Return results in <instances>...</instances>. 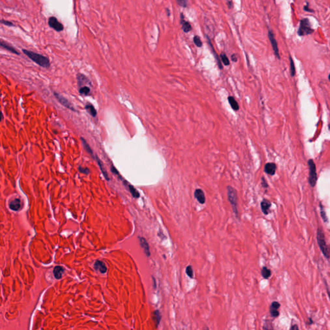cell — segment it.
<instances>
[{
	"label": "cell",
	"instance_id": "6da1fadb",
	"mask_svg": "<svg viewBox=\"0 0 330 330\" xmlns=\"http://www.w3.org/2000/svg\"><path fill=\"white\" fill-rule=\"evenodd\" d=\"M23 52L25 54L28 58H30L31 60H32L34 62H35L36 64L40 65L41 67L47 68L50 66V63L49 60H48V58L47 57L45 56V55L26 49H23Z\"/></svg>",
	"mask_w": 330,
	"mask_h": 330
},
{
	"label": "cell",
	"instance_id": "7a4b0ae2",
	"mask_svg": "<svg viewBox=\"0 0 330 330\" xmlns=\"http://www.w3.org/2000/svg\"><path fill=\"white\" fill-rule=\"evenodd\" d=\"M227 196L229 202L231 204L232 210L235 215V217L239 219V211H238V202H237V194L235 188L231 186H227Z\"/></svg>",
	"mask_w": 330,
	"mask_h": 330
},
{
	"label": "cell",
	"instance_id": "3957f363",
	"mask_svg": "<svg viewBox=\"0 0 330 330\" xmlns=\"http://www.w3.org/2000/svg\"><path fill=\"white\" fill-rule=\"evenodd\" d=\"M317 242L319 247L322 252L323 254L327 259H329L330 257V249H329L328 246L326 244L325 236L324 233H323L321 229L318 228L317 230Z\"/></svg>",
	"mask_w": 330,
	"mask_h": 330
},
{
	"label": "cell",
	"instance_id": "277c9868",
	"mask_svg": "<svg viewBox=\"0 0 330 330\" xmlns=\"http://www.w3.org/2000/svg\"><path fill=\"white\" fill-rule=\"evenodd\" d=\"M314 32V29H312L310 20L308 18H304L301 20L300 25L297 31V34L299 36H304Z\"/></svg>",
	"mask_w": 330,
	"mask_h": 330
},
{
	"label": "cell",
	"instance_id": "5b68a950",
	"mask_svg": "<svg viewBox=\"0 0 330 330\" xmlns=\"http://www.w3.org/2000/svg\"><path fill=\"white\" fill-rule=\"evenodd\" d=\"M308 164L309 166V170H310V173H309V183H310L311 187H314L316 185L317 180L316 165L313 159H309Z\"/></svg>",
	"mask_w": 330,
	"mask_h": 330
},
{
	"label": "cell",
	"instance_id": "8992f818",
	"mask_svg": "<svg viewBox=\"0 0 330 330\" xmlns=\"http://www.w3.org/2000/svg\"><path fill=\"white\" fill-rule=\"evenodd\" d=\"M268 38L270 40L271 45H272V48L273 50L274 54H275V56L278 59H279V60H280V54H279V47H278V44H277V40L275 39V36H274V34L273 33L272 30H268Z\"/></svg>",
	"mask_w": 330,
	"mask_h": 330
},
{
	"label": "cell",
	"instance_id": "52a82bcc",
	"mask_svg": "<svg viewBox=\"0 0 330 330\" xmlns=\"http://www.w3.org/2000/svg\"><path fill=\"white\" fill-rule=\"evenodd\" d=\"M48 25H49L52 29H53L57 32H61V31L63 30L64 27L63 25L61 23H60L58 19L54 16H52L48 19Z\"/></svg>",
	"mask_w": 330,
	"mask_h": 330
},
{
	"label": "cell",
	"instance_id": "ba28073f",
	"mask_svg": "<svg viewBox=\"0 0 330 330\" xmlns=\"http://www.w3.org/2000/svg\"><path fill=\"white\" fill-rule=\"evenodd\" d=\"M54 94L55 98L58 100V101L60 102L62 105H63L66 108H67V109L74 111V112H75V110L74 109V107H73V106L71 105V103L69 102L67 99L64 98V97L63 96H61L60 94H59L58 93L54 92Z\"/></svg>",
	"mask_w": 330,
	"mask_h": 330
},
{
	"label": "cell",
	"instance_id": "9c48e42d",
	"mask_svg": "<svg viewBox=\"0 0 330 330\" xmlns=\"http://www.w3.org/2000/svg\"><path fill=\"white\" fill-rule=\"evenodd\" d=\"M276 169H277V166L275 163L268 162L266 163L265 166V170H264V171H265V172L267 174L270 175H275Z\"/></svg>",
	"mask_w": 330,
	"mask_h": 330
},
{
	"label": "cell",
	"instance_id": "30bf717a",
	"mask_svg": "<svg viewBox=\"0 0 330 330\" xmlns=\"http://www.w3.org/2000/svg\"><path fill=\"white\" fill-rule=\"evenodd\" d=\"M194 197L200 204H204L206 201L205 195L201 189H196L194 192Z\"/></svg>",
	"mask_w": 330,
	"mask_h": 330
},
{
	"label": "cell",
	"instance_id": "8fae6325",
	"mask_svg": "<svg viewBox=\"0 0 330 330\" xmlns=\"http://www.w3.org/2000/svg\"><path fill=\"white\" fill-rule=\"evenodd\" d=\"M139 240L140 245L142 247V248L143 249L146 255H147V257H150V247H149L148 243L147 242V240H146V239L144 237H139Z\"/></svg>",
	"mask_w": 330,
	"mask_h": 330
},
{
	"label": "cell",
	"instance_id": "7c38bea8",
	"mask_svg": "<svg viewBox=\"0 0 330 330\" xmlns=\"http://www.w3.org/2000/svg\"><path fill=\"white\" fill-rule=\"evenodd\" d=\"M0 45H1V47L2 48H5V50L9 51L10 52L13 53V54H17V55H19V54H20L18 50L16 49L15 48H14L12 46H11V45H10L8 44L7 43H6L5 41H3V40L1 41V42H0Z\"/></svg>",
	"mask_w": 330,
	"mask_h": 330
},
{
	"label": "cell",
	"instance_id": "4fadbf2b",
	"mask_svg": "<svg viewBox=\"0 0 330 330\" xmlns=\"http://www.w3.org/2000/svg\"><path fill=\"white\" fill-rule=\"evenodd\" d=\"M271 205H272V204H271L270 201H269L268 200L263 199L262 201V202L260 203V207H261V210L264 214H268Z\"/></svg>",
	"mask_w": 330,
	"mask_h": 330
},
{
	"label": "cell",
	"instance_id": "5bb4252c",
	"mask_svg": "<svg viewBox=\"0 0 330 330\" xmlns=\"http://www.w3.org/2000/svg\"><path fill=\"white\" fill-rule=\"evenodd\" d=\"M94 268L97 271H99L100 273H105L106 272L107 268L105 264L101 260H97L94 264Z\"/></svg>",
	"mask_w": 330,
	"mask_h": 330
},
{
	"label": "cell",
	"instance_id": "9a60e30c",
	"mask_svg": "<svg viewBox=\"0 0 330 330\" xmlns=\"http://www.w3.org/2000/svg\"><path fill=\"white\" fill-rule=\"evenodd\" d=\"M21 206H22V204L19 199H14L9 204L10 208L14 211H18L21 208Z\"/></svg>",
	"mask_w": 330,
	"mask_h": 330
},
{
	"label": "cell",
	"instance_id": "2e32d148",
	"mask_svg": "<svg viewBox=\"0 0 330 330\" xmlns=\"http://www.w3.org/2000/svg\"><path fill=\"white\" fill-rule=\"evenodd\" d=\"M161 318H162V315L160 311L158 310H156L153 312V320H154L155 322L156 328L158 327L159 323L161 322Z\"/></svg>",
	"mask_w": 330,
	"mask_h": 330
},
{
	"label": "cell",
	"instance_id": "e0dca14e",
	"mask_svg": "<svg viewBox=\"0 0 330 330\" xmlns=\"http://www.w3.org/2000/svg\"><path fill=\"white\" fill-rule=\"evenodd\" d=\"M180 23L182 24V29L185 32L187 33L192 30V26H191L190 23L189 22H186L184 19V16H183V14H181V16H180Z\"/></svg>",
	"mask_w": 330,
	"mask_h": 330
},
{
	"label": "cell",
	"instance_id": "ac0fdd59",
	"mask_svg": "<svg viewBox=\"0 0 330 330\" xmlns=\"http://www.w3.org/2000/svg\"><path fill=\"white\" fill-rule=\"evenodd\" d=\"M228 102L232 107V109L235 111H238L239 110V105L237 101L232 96H229L228 98Z\"/></svg>",
	"mask_w": 330,
	"mask_h": 330
},
{
	"label": "cell",
	"instance_id": "d6986e66",
	"mask_svg": "<svg viewBox=\"0 0 330 330\" xmlns=\"http://www.w3.org/2000/svg\"><path fill=\"white\" fill-rule=\"evenodd\" d=\"M77 79H78V85L79 86H83V85H85V83H90L88 79L86 77L85 75H83L82 74H77Z\"/></svg>",
	"mask_w": 330,
	"mask_h": 330
},
{
	"label": "cell",
	"instance_id": "ffe728a7",
	"mask_svg": "<svg viewBox=\"0 0 330 330\" xmlns=\"http://www.w3.org/2000/svg\"><path fill=\"white\" fill-rule=\"evenodd\" d=\"M54 277L58 279H60L61 278L63 273L64 272V269L61 266H55L54 269Z\"/></svg>",
	"mask_w": 330,
	"mask_h": 330
},
{
	"label": "cell",
	"instance_id": "44dd1931",
	"mask_svg": "<svg viewBox=\"0 0 330 330\" xmlns=\"http://www.w3.org/2000/svg\"><path fill=\"white\" fill-rule=\"evenodd\" d=\"M85 109H86V110H87V112L92 117H96V115H97L96 110L94 108V106H93L92 105H91V104H90V103L87 104V105L85 106Z\"/></svg>",
	"mask_w": 330,
	"mask_h": 330
},
{
	"label": "cell",
	"instance_id": "7402d4cb",
	"mask_svg": "<svg viewBox=\"0 0 330 330\" xmlns=\"http://www.w3.org/2000/svg\"><path fill=\"white\" fill-rule=\"evenodd\" d=\"M128 189H129L130 192L131 193V194L132 195V196L134 198H139L140 197L139 193L137 192V190L135 189L133 186H132V185H129V184H128Z\"/></svg>",
	"mask_w": 330,
	"mask_h": 330
},
{
	"label": "cell",
	"instance_id": "603a6c76",
	"mask_svg": "<svg viewBox=\"0 0 330 330\" xmlns=\"http://www.w3.org/2000/svg\"><path fill=\"white\" fill-rule=\"evenodd\" d=\"M96 161H97V162H98V165H99V166L100 170H101V172H102V173H103V175H104V176H105V178H106V180H109V176H108L107 173H106V172L105 171V168H104V166H103V164H102V163H101V161L99 160V158H98V157H96Z\"/></svg>",
	"mask_w": 330,
	"mask_h": 330
},
{
	"label": "cell",
	"instance_id": "cb8c5ba5",
	"mask_svg": "<svg viewBox=\"0 0 330 330\" xmlns=\"http://www.w3.org/2000/svg\"><path fill=\"white\" fill-rule=\"evenodd\" d=\"M261 274H262V276L265 278V279H268V278L271 276V270H269L268 268H266V267H263L261 270Z\"/></svg>",
	"mask_w": 330,
	"mask_h": 330
},
{
	"label": "cell",
	"instance_id": "d4e9b609",
	"mask_svg": "<svg viewBox=\"0 0 330 330\" xmlns=\"http://www.w3.org/2000/svg\"><path fill=\"white\" fill-rule=\"evenodd\" d=\"M79 92L82 95L88 96V94H89V93L90 92V89L87 86H83L79 88Z\"/></svg>",
	"mask_w": 330,
	"mask_h": 330
},
{
	"label": "cell",
	"instance_id": "484cf974",
	"mask_svg": "<svg viewBox=\"0 0 330 330\" xmlns=\"http://www.w3.org/2000/svg\"><path fill=\"white\" fill-rule=\"evenodd\" d=\"M208 41H209V43H210V47H211V50H212L213 53H214V54L215 55V59H216V60H217V64H218L219 67L221 69H222V68H223V66H222V65H221V60L219 59V57L218 56V55L217 54V53L215 52V50L214 49V48H213L212 45H211V43H210V41L209 40H208Z\"/></svg>",
	"mask_w": 330,
	"mask_h": 330
},
{
	"label": "cell",
	"instance_id": "4316f807",
	"mask_svg": "<svg viewBox=\"0 0 330 330\" xmlns=\"http://www.w3.org/2000/svg\"><path fill=\"white\" fill-rule=\"evenodd\" d=\"M290 74L293 77L295 75V73H296V71H295V64H294V61L293 60L291 56H290Z\"/></svg>",
	"mask_w": 330,
	"mask_h": 330
},
{
	"label": "cell",
	"instance_id": "83f0119b",
	"mask_svg": "<svg viewBox=\"0 0 330 330\" xmlns=\"http://www.w3.org/2000/svg\"><path fill=\"white\" fill-rule=\"evenodd\" d=\"M81 140H82V143H83V147H84V148H85V150H86V152L89 153L90 155L93 156V152H92V150L91 149V148H90V147L89 146V145L87 143H86V141L84 139L81 138Z\"/></svg>",
	"mask_w": 330,
	"mask_h": 330
},
{
	"label": "cell",
	"instance_id": "f1b7e54d",
	"mask_svg": "<svg viewBox=\"0 0 330 330\" xmlns=\"http://www.w3.org/2000/svg\"><path fill=\"white\" fill-rule=\"evenodd\" d=\"M220 57H221V61L223 63V64H224L225 66H228L229 65H230V61H229L228 58V57H227V55H226L225 54L222 53V54L220 55Z\"/></svg>",
	"mask_w": 330,
	"mask_h": 330
},
{
	"label": "cell",
	"instance_id": "f546056e",
	"mask_svg": "<svg viewBox=\"0 0 330 330\" xmlns=\"http://www.w3.org/2000/svg\"><path fill=\"white\" fill-rule=\"evenodd\" d=\"M186 273L187 275L188 276L190 279H193V271L192 266H188L186 268Z\"/></svg>",
	"mask_w": 330,
	"mask_h": 330
},
{
	"label": "cell",
	"instance_id": "4dcf8cb0",
	"mask_svg": "<svg viewBox=\"0 0 330 330\" xmlns=\"http://www.w3.org/2000/svg\"><path fill=\"white\" fill-rule=\"evenodd\" d=\"M193 42L195 43V45L197 47H201L203 45L202 43V41L201 40V38L198 36H194L193 37Z\"/></svg>",
	"mask_w": 330,
	"mask_h": 330
},
{
	"label": "cell",
	"instance_id": "1f68e13d",
	"mask_svg": "<svg viewBox=\"0 0 330 330\" xmlns=\"http://www.w3.org/2000/svg\"><path fill=\"white\" fill-rule=\"evenodd\" d=\"M320 205H321L320 207H321V217H322V218L323 221H324V222H327V221H328V217H327V216H326V212H325V211H324V208H323V206H322V204H320Z\"/></svg>",
	"mask_w": 330,
	"mask_h": 330
},
{
	"label": "cell",
	"instance_id": "d6a6232c",
	"mask_svg": "<svg viewBox=\"0 0 330 330\" xmlns=\"http://www.w3.org/2000/svg\"><path fill=\"white\" fill-rule=\"evenodd\" d=\"M270 314L273 317H277L279 315V312L276 309H273L270 308Z\"/></svg>",
	"mask_w": 330,
	"mask_h": 330
},
{
	"label": "cell",
	"instance_id": "836d02e7",
	"mask_svg": "<svg viewBox=\"0 0 330 330\" xmlns=\"http://www.w3.org/2000/svg\"><path fill=\"white\" fill-rule=\"evenodd\" d=\"M1 23L3 24V25H5L6 26H9V27H15L14 24L12 23L11 22H9V21H7V20L1 19Z\"/></svg>",
	"mask_w": 330,
	"mask_h": 330
},
{
	"label": "cell",
	"instance_id": "e575fe53",
	"mask_svg": "<svg viewBox=\"0 0 330 330\" xmlns=\"http://www.w3.org/2000/svg\"><path fill=\"white\" fill-rule=\"evenodd\" d=\"M178 4L183 7H186L188 5V0H177Z\"/></svg>",
	"mask_w": 330,
	"mask_h": 330
},
{
	"label": "cell",
	"instance_id": "d590c367",
	"mask_svg": "<svg viewBox=\"0 0 330 330\" xmlns=\"http://www.w3.org/2000/svg\"><path fill=\"white\" fill-rule=\"evenodd\" d=\"M79 171L82 173H85V174H88L89 173V169L88 168H83L81 166L79 167Z\"/></svg>",
	"mask_w": 330,
	"mask_h": 330
},
{
	"label": "cell",
	"instance_id": "8d00e7d4",
	"mask_svg": "<svg viewBox=\"0 0 330 330\" xmlns=\"http://www.w3.org/2000/svg\"><path fill=\"white\" fill-rule=\"evenodd\" d=\"M280 304H279V303H278V302L275 301V302H273V303H272V304H271L270 308H273V309H276V310H278V309H279V308H280Z\"/></svg>",
	"mask_w": 330,
	"mask_h": 330
},
{
	"label": "cell",
	"instance_id": "74e56055",
	"mask_svg": "<svg viewBox=\"0 0 330 330\" xmlns=\"http://www.w3.org/2000/svg\"><path fill=\"white\" fill-rule=\"evenodd\" d=\"M261 185H262V187L265 188H268V183H267L266 180V179H265V178H264V177H262V179H261Z\"/></svg>",
	"mask_w": 330,
	"mask_h": 330
},
{
	"label": "cell",
	"instance_id": "f35d334b",
	"mask_svg": "<svg viewBox=\"0 0 330 330\" xmlns=\"http://www.w3.org/2000/svg\"><path fill=\"white\" fill-rule=\"evenodd\" d=\"M304 10H305V11H307V12H313V10L312 9H310V8H309V5H308V4H307V5H306V6H304Z\"/></svg>",
	"mask_w": 330,
	"mask_h": 330
},
{
	"label": "cell",
	"instance_id": "ab89813d",
	"mask_svg": "<svg viewBox=\"0 0 330 330\" xmlns=\"http://www.w3.org/2000/svg\"><path fill=\"white\" fill-rule=\"evenodd\" d=\"M111 170H112V172L113 173H115V174L117 175L118 176H119V172H118V171H117V170H116V168L115 167H114V166H112V168H111Z\"/></svg>",
	"mask_w": 330,
	"mask_h": 330
},
{
	"label": "cell",
	"instance_id": "60d3db41",
	"mask_svg": "<svg viewBox=\"0 0 330 330\" xmlns=\"http://www.w3.org/2000/svg\"><path fill=\"white\" fill-rule=\"evenodd\" d=\"M232 60L233 61H234V62L237 61V55H236L235 54H233V55H232Z\"/></svg>",
	"mask_w": 330,
	"mask_h": 330
},
{
	"label": "cell",
	"instance_id": "b9f144b4",
	"mask_svg": "<svg viewBox=\"0 0 330 330\" xmlns=\"http://www.w3.org/2000/svg\"><path fill=\"white\" fill-rule=\"evenodd\" d=\"M152 280H153V282H154V283H154V284H153V286H154V289H156V288H157V284H156L155 279L154 277H152Z\"/></svg>",
	"mask_w": 330,
	"mask_h": 330
},
{
	"label": "cell",
	"instance_id": "7bdbcfd3",
	"mask_svg": "<svg viewBox=\"0 0 330 330\" xmlns=\"http://www.w3.org/2000/svg\"><path fill=\"white\" fill-rule=\"evenodd\" d=\"M291 329H298V328L297 327V326L296 325H295V326H292V327H291Z\"/></svg>",
	"mask_w": 330,
	"mask_h": 330
},
{
	"label": "cell",
	"instance_id": "ee69618b",
	"mask_svg": "<svg viewBox=\"0 0 330 330\" xmlns=\"http://www.w3.org/2000/svg\"><path fill=\"white\" fill-rule=\"evenodd\" d=\"M328 79H329V81H330V74H329V76H328Z\"/></svg>",
	"mask_w": 330,
	"mask_h": 330
}]
</instances>
